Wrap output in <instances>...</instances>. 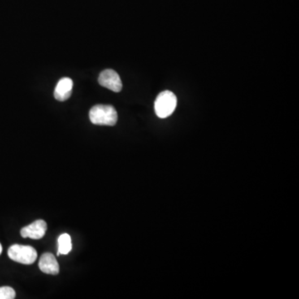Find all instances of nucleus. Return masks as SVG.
<instances>
[{
	"label": "nucleus",
	"mask_w": 299,
	"mask_h": 299,
	"mask_svg": "<svg viewBox=\"0 0 299 299\" xmlns=\"http://www.w3.org/2000/svg\"><path fill=\"white\" fill-rule=\"evenodd\" d=\"M71 250V240L69 235L63 234L60 235L58 238V255L60 254H67Z\"/></svg>",
	"instance_id": "6e6552de"
},
{
	"label": "nucleus",
	"mask_w": 299,
	"mask_h": 299,
	"mask_svg": "<svg viewBox=\"0 0 299 299\" xmlns=\"http://www.w3.org/2000/svg\"><path fill=\"white\" fill-rule=\"evenodd\" d=\"M8 255L13 261L19 264L32 265L37 259L38 253L33 247L14 244L8 250Z\"/></svg>",
	"instance_id": "7ed1b4c3"
},
{
	"label": "nucleus",
	"mask_w": 299,
	"mask_h": 299,
	"mask_svg": "<svg viewBox=\"0 0 299 299\" xmlns=\"http://www.w3.org/2000/svg\"><path fill=\"white\" fill-rule=\"evenodd\" d=\"M39 266H40V270L44 274L57 275L59 273V265H58V260L53 253H44L40 258Z\"/></svg>",
	"instance_id": "423d86ee"
},
{
	"label": "nucleus",
	"mask_w": 299,
	"mask_h": 299,
	"mask_svg": "<svg viewBox=\"0 0 299 299\" xmlns=\"http://www.w3.org/2000/svg\"><path fill=\"white\" fill-rule=\"evenodd\" d=\"M73 87V82L69 78H63L58 82L54 90V97L59 101H67L70 98Z\"/></svg>",
	"instance_id": "0eeeda50"
},
{
	"label": "nucleus",
	"mask_w": 299,
	"mask_h": 299,
	"mask_svg": "<svg viewBox=\"0 0 299 299\" xmlns=\"http://www.w3.org/2000/svg\"><path fill=\"white\" fill-rule=\"evenodd\" d=\"M98 83L101 87L107 88L113 92H119L122 89V80L117 71L113 69L104 70L100 74Z\"/></svg>",
	"instance_id": "20e7f679"
},
{
	"label": "nucleus",
	"mask_w": 299,
	"mask_h": 299,
	"mask_svg": "<svg viewBox=\"0 0 299 299\" xmlns=\"http://www.w3.org/2000/svg\"><path fill=\"white\" fill-rule=\"evenodd\" d=\"M2 251H3L2 245H1V244H0V254H1V253H2Z\"/></svg>",
	"instance_id": "9d476101"
},
{
	"label": "nucleus",
	"mask_w": 299,
	"mask_h": 299,
	"mask_svg": "<svg viewBox=\"0 0 299 299\" xmlns=\"http://www.w3.org/2000/svg\"><path fill=\"white\" fill-rule=\"evenodd\" d=\"M15 297H16V292L14 288L7 286L0 288V299H14Z\"/></svg>",
	"instance_id": "1a4fd4ad"
},
{
	"label": "nucleus",
	"mask_w": 299,
	"mask_h": 299,
	"mask_svg": "<svg viewBox=\"0 0 299 299\" xmlns=\"http://www.w3.org/2000/svg\"><path fill=\"white\" fill-rule=\"evenodd\" d=\"M90 121L92 124L100 126H115L118 122V113L110 105H97L90 110Z\"/></svg>",
	"instance_id": "f257e3e1"
},
{
	"label": "nucleus",
	"mask_w": 299,
	"mask_h": 299,
	"mask_svg": "<svg viewBox=\"0 0 299 299\" xmlns=\"http://www.w3.org/2000/svg\"><path fill=\"white\" fill-rule=\"evenodd\" d=\"M176 106V96L170 91H164L158 95L155 101V111L158 118H168L174 113Z\"/></svg>",
	"instance_id": "f03ea898"
},
{
	"label": "nucleus",
	"mask_w": 299,
	"mask_h": 299,
	"mask_svg": "<svg viewBox=\"0 0 299 299\" xmlns=\"http://www.w3.org/2000/svg\"><path fill=\"white\" fill-rule=\"evenodd\" d=\"M47 223L44 220L39 219L22 229L20 231L23 238H30L32 239H40L44 237L47 232Z\"/></svg>",
	"instance_id": "39448f33"
}]
</instances>
